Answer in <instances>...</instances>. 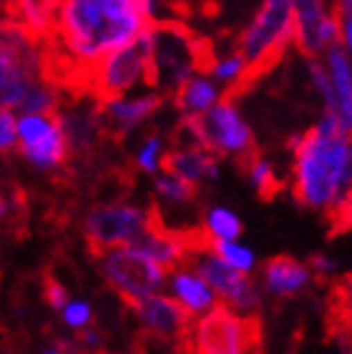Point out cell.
Masks as SVG:
<instances>
[{
  "mask_svg": "<svg viewBox=\"0 0 352 354\" xmlns=\"http://www.w3.org/2000/svg\"><path fill=\"white\" fill-rule=\"evenodd\" d=\"M211 252L222 257L227 264H231L234 269L239 272H252V266H254V254L249 249H244V246L234 244L229 239H214V244H211Z\"/></svg>",
  "mask_w": 352,
  "mask_h": 354,
  "instance_id": "obj_22",
  "label": "cell"
},
{
  "mask_svg": "<svg viewBox=\"0 0 352 354\" xmlns=\"http://www.w3.org/2000/svg\"><path fill=\"white\" fill-rule=\"evenodd\" d=\"M327 66H330V78L332 86H335V93H337L340 103V123H342V131L347 136H352V71L350 63H347L342 48L335 43L330 46V53H327Z\"/></svg>",
  "mask_w": 352,
  "mask_h": 354,
  "instance_id": "obj_14",
  "label": "cell"
},
{
  "mask_svg": "<svg viewBox=\"0 0 352 354\" xmlns=\"http://www.w3.org/2000/svg\"><path fill=\"white\" fill-rule=\"evenodd\" d=\"M342 3V13H345V21L352 18V0H340Z\"/></svg>",
  "mask_w": 352,
  "mask_h": 354,
  "instance_id": "obj_36",
  "label": "cell"
},
{
  "mask_svg": "<svg viewBox=\"0 0 352 354\" xmlns=\"http://www.w3.org/2000/svg\"><path fill=\"white\" fill-rule=\"evenodd\" d=\"M186 261L194 264V272H197L219 297H224V299L229 301L231 307H239V309L257 307L259 294H257V289H254V284L244 277V272H239V269H234L231 264H227L222 257H217L214 252H206V254H197V259L189 257Z\"/></svg>",
  "mask_w": 352,
  "mask_h": 354,
  "instance_id": "obj_9",
  "label": "cell"
},
{
  "mask_svg": "<svg viewBox=\"0 0 352 354\" xmlns=\"http://www.w3.org/2000/svg\"><path fill=\"white\" fill-rule=\"evenodd\" d=\"M294 13H297V41L299 50L310 58L322 53L327 48L325 41V23L330 18L325 8V0H294Z\"/></svg>",
  "mask_w": 352,
  "mask_h": 354,
  "instance_id": "obj_11",
  "label": "cell"
},
{
  "mask_svg": "<svg viewBox=\"0 0 352 354\" xmlns=\"http://www.w3.org/2000/svg\"><path fill=\"white\" fill-rule=\"evenodd\" d=\"M3 8H6V18H15V10H18V0H3Z\"/></svg>",
  "mask_w": 352,
  "mask_h": 354,
  "instance_id": "obj_33",
  "label": "cell"
},
{
  "mask_svg": "<svg viewBox=\"0 0 352 354\" xmlns=\"http://www.w3.org/2000/svg\"><path fill=\"white\" fill-rule=\"evenodd\" d=\"M249 176L252 181H254V186H257L259 191V196L262 198H274L282 191V181H279L277 176H274V171H272V166L264 161V158H254L249 166Z\"/></svg>",
  "mask_w": 352,
  "mask_h": 354,
  "instance_id": "obj_25",
  "label": "cell"
},
{
  "mask_svg": "<svg viewBox=\"0 0 352 354\" xmlns=\"http://www.w3.org/2000/svg\"><path fill=\"white\" fill-rule=\"evenodd\" d=\"M46 301L55 309H66V289L55 279H46Z\"/></svg>",
  "mask_w": 352,
  "mask_h": 354,
  "instance_id": "obj_31",
  "label": "cell"
},
{
  "mask_svg": "<svg viewBox=\"0 0 352 354\" xmlns=\"http://www.w3.org/2000/svg\"><path fill=\"white\" fill-rule=\"evenodd\" d=\"M61 6L63 0H18L13 21L26 23L41 38H51L55 33V21H58Z\"/></svg>",
  "mask_w": 352,
  "mask_h": 354,
  "instance_id": "obj_16",
  "label": "cell"
},
{
  "mask_svg": "<svg viewBox=\"0 0 352 354\" xmlns=\"http://www.w3.org/2000/svg\"><path fill=\"white\" fill-rule=\"evenodd\" d=\"M297 35V13H294V0H264L254 21L247 26V30L239 38L237 48L244 61V71L237 81L229 83L224 91V98L231 101L237 95L259 83L270 73L282 58L287 48Z\"/></svg>",
  "mask_w": 352,
  "mask_h": 354,
  "instance_id": "obj_3",
  "label": "cell"
},
{
  "mask_svg": "<svg viewBox=\"0 0 352 354\" xmlns=\"http://www.w3.org/2000/svg\"><path fill=\"white\" fill-rule=\"evenodd\" d=\"M310 281V269L292 257H274L264 264V286L272 294H294Z\"/></svg>",
  "mask_w": 352,
  "mask_h": 354,
  "instance_id": "obj_13",
  "label": "cell"
},
{
  "mask_svg": "<svg viewBox=\"0 0 352 354\" xmlns=\"http://www.w3.org/2000/svg\"><path fill=\"white\" fill-rule=\"evenodd\" d=\"M352 232V189L345 194V198L340 201L330 212V234L340 236V234Z\"/></svg>",
  "mask_w": 352,
  "mask_h": 354,
  "instance_id": "obj_26",
  "label": "cell"
},
{
  "mask_svg": "<svg viewBox=\"0 0 352 354\" xmlns=\"http://www.w3.org/2000/svg\"><path fill=\"white\" fill-rule=\"evenodd\" d=\"M15 141H18V121H15L13 111L3 109V113H0V149L8 153Z\"/></svg>",
  "mask_w": 352,
  "mask_h": 354,
  "instance_id": "obj_27",
  "label": "cell"
},
{
  "mask_svg": "<svg viewBox=\"0 0 352 354\" xmlns=\"http://www.w3.org/2000/svg\"><path fill=\"white\" fill-rule=\"evenodd\" d=\"M159 106H161V98H159V95H141V98H136V101L118 98V101L106 103L103 109H106V113H109L111 121L118 123V129L129 131L131 126H136L139 121H143L146 116H151Z\"/></svg>",
  "mask_w": 352,
  "mask_h": 354,
  "instance_id": "obj_18",
  "label": "cell"
},
{
  "mask_svg": "<svg viewBox=\"0 0 352 354\" xmlns=\"http://www.w3.org/2000/svg\"><path fill=\"white\" fill-rule=\"evenodd\" d=\"M174 294L179 304L191 314L209 312L214 307V294L197 272H186V269L174 272Z\"/></svg>",
  "mask_w": 352,
  "mask_h": 354,
  "instance_id": "obj_15",
  "label": "cell"
},
{
  "mask_svg": "<svg viewBox=\"0 0 352 354\" xmlns=\"http://www.w3.org/2000/svg\"><path fill=\"white\" fill-rule=\"evenodd\" d=\"M244 71V61L242 55H231V58H224L222 63H217V68H214V75H217L219 81H227V83H234L242 75Z\"/></svg>",
  "mask_w": 352,
  "mask_h": 354,
  "instance_id": "obj_29",
  "label": "cell"
},
{
  "mask_svg": "<svg viewBox=\"0 0 352 354\" xmlns=\"http://www.w3.org/2000/svg\"><path fill=\"white\" fill-rule=\"evenodd\" d=\"M257 344V317L242 319L227 304H214L191 329L194 354H252Z\"/></svg>",
  "mask_w": 352,
  "mask_h": 354,
  "instance_id": "obj_6",
  "label": "cell"
},
{
  "mask_svg": "<svg viewBox=\"0 0 352 354\" xmlns=\"http://www.w3.org/2000/svg\"><path fill=\"white\" fill-rule=\"evenodd\" d=\"M345 354H352V347H350V349H347V352H345Z\"/></svg>",
  "mask_w": 352,
  "mask_h": 354,
  "instance_id": "obj_38",
  "label": "cell"
},
{
  "mask_svg": "<svg viewBox=\"0 0 352 354\" xmlns=\"http://www.w3.org/2000/svg\"><path fill=\"white\" fill-rule=\"evenodd\" d=\"M156 194L166 198V201H191L194 194H197V184L179 176V174L164 171L161 176L156 178Z\"/></svg>",
  "mask_w": 352,
  "mask_h": 354,
  "instance_id": "obj_21",
  "label": "cell"
},
{
  "mask_svg": "<svg viewBox=\"0 0 352 354\" xmlns=\"http://www.w3.org/2000/svg\"><path fill=\"white\" fill-rule=\"evenodd\" d=\"M139 81L156 86L159 68H156V28L151 23L136 41L109 53L101 63H96L91 73V98L106 106L123 98Z\"/></svg>",
  "mask_w": 352,
  "mask_h": 354,
  "instance_id": "obj_4",
  "label": "cell"
},
{
  "mask_svg": "<svg viewBox=\"0 0 352 354\" xmlns=\"http://www.w3.org/2000/svg\"><path fill=\"white\" fill-rule=\"evenodd\" d=\"M141 322L149 329L159 334H174V337H186L189 334V322H191V312L184 309L176 299L169 297H146L141 301H134L131 304Z\"/></svg>",
  "mask_w": 352,
  "mask_h": 354,
  "instance_id": "obj_10",
  "label": "cell"
},
{
  "mask_svg": "<svg viewBox=\"0 0 352 354\" xmlns=\"http://www.w3.org/2000/svg\"><path fill=\"white\" fill-rule=\"evenodd\" d=\"M46 354H61V352H58V349H48Z\"/></svg>",
  "mask_w": 352,
  "mask_h": 354,
  "instance_id": "obj_37",
  "label": "cell"
},
{
  "mask_svg": "<svg viewBox=\"0 0 352 354\" xmlns=\"http://www.w3.org/2000/svg\"><path fill=\"white\" fill-rule=\"evenodd\" d=\"M330 332L335 334L340 342L352 339V274L332 286Z\"/></svg>",
  "mask_w": 352,
  "mask_h": 354,
  "instance_id": "obj_17",
  "label": "cell"
},
{
  "mask_svg": "<svg viewBox=\"0 0 352 354\" xmlns=\"http://www.w3.org/2000/svg\"><path fill=\"white\" fill-rule=\"evenodd\" d=\"M55 106H58V98H55L53 86H48V83H38V86H33V91L28 93L26 101H23L21 113H23V116H28V113L53 116Z\"/></svg>",
  "mask_w": 352,
  "mask_h": 354,
  "instance_id": "obj_23",
  "label": "cell"
},
{
  "mask_svg": "<svg viewBox=\"0 0 352 354\" xmlns=\"http://www.w3.org/2000/svg\"><path fill=\"white\" fill-rule=\"evenodd\" d=\"M340 116H325L312 131L294 143V196L310 209H327L350 191V141Z\"/></svg>",
  "mask_w": 352,
  "mask_h": 354,
  "instance_id": "obj_2",
  "label": "cell"
},
{
  "mask_svg": "<svg viewBox=\"0 0 352 354\" xmlns=\"http://www.w3.org/2000/svg\"><path fill=\"white\" fill-rule=\"evenodd\" d=\"M219 158L214 151L191 143L186 149H174L161 158V171H171L189 181H202V178H217Z\"/></svg>",
  "mask_w": 352,
  "mask_h": 354,
  "instance_id": "obj_12",
  "label": "cell"
},
{
  "mask_svg": "<svg viewBox=\"0 0 352 354\" xmlns=\"http://www.w3.org/2000/svg\"><path fill=\"white\" fill-rule=\"evenodd\" d=\"M174 103L179 106L184 116H194V113H204L217 103V88L204 78H194L186 81L182 88L174 93Z\"/></svg>",
  "mask_w": 352,
  "mask_h": 354,
  "instance_id": "obj_19",
  "label": "cell"
},
{
  "mask_svg": "<svg viewBox=\"0 0 352 354\" xmlns=\"http://www.w3.org/2000/svg\"><path fill=\"white\" fill-rule=\"evenodd\" d=\"M312 266H315L317 272L327 274V272H332V269H335V261H330L327 257H315V259H312Z\"/></svg>",
  "mask_w": 352,
  "mask_h": 354,
  "instance_id": "obj_32",
  "label": "cell"
},
{
  "mask_svg": "<svg viewBox=\"0 0 352 354\" xmlns=\"http://www.w3.org/2000/svg\"><path fill=\"white\" fill-rule=\"evenodd\" d=\"M63 319H66L68 327H76V329L86 327L88 322H91V307H88L86 301H71L63 309Z\"/></svg>",
  "mask_w": 352,
  "mask_h": 354,
  "instance_id": "obj_28",
  "label": "cell"
},
{
  "mask_svg": "<svg viewBox=\"0 0 352 354\" xmlns=\"http://www.w3.org/2000/svg\"><path fill=\"white\" fill-rule=\"evenodd\" d=\"M184 129L189 131L197 146L214 151V153H234L249 171L252 161L259 156L254 151L249 126L242 121L231 101L222 98L204 113L184 116Z\"/></svg>",
  "mask_w": 352,
  "mask_h": 354,
  "instance_id": "obj_5",
  "label": "cell"
},
{
  "mask_svg": "<svg viewBox=\"0 0 352 354\" xmlns=\"http://www.w3.org/2000/svg\"><path fill=\"white\" fill-rule=\"evenodd\" d=\"M342 30H345V41H347V46H350V50H352V18H347Z\"/></svg>",
  "mask_w": 352,
  "mask_h": 354,
  "instance_id": "obj_35",
  "label": "cell"
},
{
  "mask_svg": "<svg viewBox=\"0 0 352 354\" xmlns=\"http://www.w3.org/2000/svg\"><path fill=\"white\" fill-rule=\"evenodd\" d=\"M141 0H63L51 41L71 61L96 66L151 26Z\"/></svg>",
  "mask_w": 352,
  "mask_h": 354,
  "instance_id": "obj_1",
  "label": "cell"
},
{
  "mask_svg": "<svg viewBox=\"0 0 352 354\" xmlns=\"http://www.w3.org/2000/svg\"><path fill=\"white\" fill-rule=\"evenodd\" d=\"M81 342H83V344H91V347H96V344H98V337H96L94 332H81Z\"/></svg>",
  "mask_w": 352,
  "mask_h": 354,
  "instance_id": "obj_34",
  "label": "cell"
},
{
  "mask_svg": "<svg viewBox=\"0 0 352 354\" xmlns=\"http://www.w3.org/2000/svg\"><path fill=\"white\" fill-rule=\"evenodd\" d=\"M66 151H68L66 126H63V118L58 116L55 129L51 131V136H48L41 146L23 151V156H26L30 164L41 166V169H53V166H58L63 158H66Z\"/></svg>",
  "mask_w": 352,
  "mask_h": 354,
  "instance_id": "obj_20",
  "label": "cell"
},
{
  "mask_svg": "<svg viewBox=\"0 0 352 354\" xmlns=\"http://www.w3.org/2000/svg\"><path fill=\"white\" fill-rule=\"evenodd\" d=\"M151 212L143 214L134 206L109 204L96 206L86 216L88 246L96 257L118 246H134L139 239L151 232Z\"/></svg>",
  "mask_w": 352,
  "mask_h": 354,
  "instance_id": "obj_8",
  "label": "cell"
},
{
  "mask_svg": "<svg viewBox=\"0 0 352 354\" xmlns=\"http://www.w3.org/2000/svg\"><path fill=\"white\" fill-rule=\"evenodd\" d=\"M101 259L106 279L114 284V289L123 299L129 301V307L134 301L151 297L161 286L164 274H166V269L159 261H154L149 254H143L136 246L109 249L106 254H101Z\"/></svg>",
  "mask_w": 352,
  "mask_h": 354,
  "instance_id": "obj_7",
  "label": "cell"
},
{
  "mask_svg": "<svg viewBox=\"0 0 352 354\" xmlns=\"http://www.w3.org/2000/svg\"><path fill=\"white\" fill-rule=\"evenodd\" d=\"M159 149H161V141L159 138H149L146 141V146L141 149V153H139V166H141L143 171H156L159 169Z\"/></svg>",
  "mask_w": 352,
  "mask_h": 354,
  "instance_id": "obj_30",
  "label": "cell"
},
{
  "mask_svg": "<svg viewBox=\"0 0 352 354\" xmlns=\"http://www.w3.org/2000/svg\"><path fill=\"white\" fill-rule=\"evenodd\" d=\"M206 229H209L214 239H229V241H234L242 234V221L229 209H211L206 214Z\"/></svg>",
  "mask_w": 352,
  "mask_h": 354,
  "instance_id": "obj_24",
  "label": "cell"
}]
</instances>
